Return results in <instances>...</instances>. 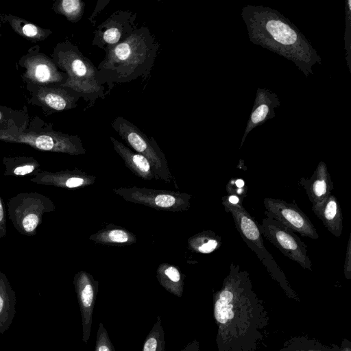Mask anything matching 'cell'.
<instances>
[{
    "mask_svg": "<svg viewBox=\"0 0 351 351\" xmlns=\"http://www.w3.org/2000/svg\"><path fill=\"white\" fill-rule=\"evenodd\" d=\"M280 106V101L276 93L266 88H257L254 106L241 138L240 148L253 129L276 116L275 110Z\"/></svg>",
    "mask_w": 351,
    "mask_h": 351,
    "instance_id": "5bb4252c",
    "label": "cell"
},
{
    "mask_svg": "<svg viewBox=\"0 0 351 351\" xmlns=\"http://www.w3.org/2000/svg\"><path fill=\"white\" fill-rule=\"evenodd\" d=\"M3 218V210L2 204H1V202L0 200V221H2Z\"/></svg>",
    "mask_w": 351,
    "mask_h": 351,
    "instance_id": "1f68e13d",
    "label": "cell"
},
{
    "mask_svg": "<svg viewBox=\"0 0 351 351\" xmlns=\"http://www.w3.org/2000/svg\"><path fill=\"white\" fill-rule=\"evenodd\" d=\"M111 126L128 145L149 160L156 180L168 183L173 180L166 157L153 137L149 138L136 125L121 116L116 117Z\"/></svg>",
    "mask_w": 351,
    "mask_h": 351,
    "instance_id": "8992f818",
    "label": "cell"
},
{
    "mask_svg": "<svg viewBox=\"0 0 351 351\" xmlns=\"http://www.w3.org/2000/svg\"><path fill=\"white\" fill-rule=\"evenodd\" d=\"M73 283L82 317V341L87 343L90 336L99 282L90 274L80 271L75 274Z\"/></svg>",
    "mask_w": 351,
    "mask_h": 351,
    "instance_id": "4fadbf2b",
    "label": "cell"
},
{
    "mask_svg": "<svg viewBox=\"0 0 351 351\" xmlns=\"http://www.w3.org/2000/svg\"><path fill=\"white\" fill-rule=\"evenodd\" d=\"M34 169V167L31 165H23L18 167L14 169V173L16 175H25L31 173Z\"/></svg>",
    "mask_w": 351,
    "mask_h": 351,
    "instance_id": "4dcf8cb0",
    "label": "cell"
},
{
    "mask_svg": "<svg viewBox=\"0 0 351 351\" xmlns=\"http://www.w3.org/2000/svg\"><path fill=\"white\" fill-rule=\"evenodd\" d=\"M346 29L344 34L346 60L349 71L351 72V0L346 2Z\"/></svg>",
    "mask_w": 351,
    "mask_h": 351,
    "instance_id": "484cf974",
    "label": "cell"
},
{
    "mask_svg": "<svg viewBox=\"0 0 351 351\" xmlns=\"http://www.w3.org/2000/svg\"><path fill=\"white\" fill-rule=\"evenodd\" d=\"M228 195L238 197L241 201L247 195V186L243 180L241 178H231L226 187Z\"/></svg>",
    "mask_w": 351,
    "mask_h": 351,
    "instance_id": "83f0119b",
    "label": "cell"
},
{
    "mask_svg": "<svg viewBox=\"0 0 351 351\" xmlns=\"http://www.w3.org/2000/svg\"><path fill=\"white\" fill-rule=\"evenodd\" d=\"M156 278L166 291L178 297L184 292V278L180 269L174 265L163 263L156 269Z\"/></svg>",
    "mask_w": 351,
    "mask_h": 351,
    "instance_id": "ffe728a7",
    "label": "cell"
},
{
    "mask_svg": "<svg viewBox=\"0 0 351 351\" xmlns=\"http://www.w3.org/2000/svg\"><path fill=\"white\" fill-rule=\"evenodd\" d=\"M312 210L330 233L337 237L341 236L343 229L342 212L335 195L330 194L321 202L313 205Z\"/></svg>",
    "mask_w": 351,
    "mask_h": 351,
    "instance_id": "2e32d148",
    "label": "cell"
},
{
    "mask_svg": "<svg viewBox=\"0 0 351 351\" xmlns=\"http://www.w3.org/2000/svg\"><path fill=\"white\" fill-rule=\"evenodd\" d=\"M94 351H115L108 332L102 323L99 324Z\"/></svg>",
    "mask_w": 351,
    "mask_h": 351,
    "instance_id": "4316f807",
    "label": "cell"
},
{
    "mask_svg": "<svg viewBox=\"0 0 351 351\" xmlns=\"http://www.w3.org/2000/svg\"><path fill=\"white\" fill-rule=\"evenodd\" d=\"M0 140L29 144L43 151H53L80 155L86 153L81 138L53 130L38 116L29 120L28 125L20 130L0 132Z\"/></svg>",
    "mask_w": 351,
    "mask_h": 351,
    "instance_id": "277c9868",
    "label": "cell"
},
{
    "mask_svg": "<svg viewBox=\"0 0 351 351\" xmlns=\"http://www.w3.org/2000/svg\"><path fill=\"white\" fill-rule=\"evenodd\" d=\"M263 204L267 217L276 219L295 233L303 237L317 239L319 234L308 217L295 204L287 203L281 199L266 197Z\"/></svg>",
    "mask_w": 351,
    "mask_h": 351,
    "instance_id": "30bf717a",
    "label": "cell"
},
{
    "mask_svg": "<svg viewBox=\"0 0 351 351\" xmlns=\"http://www.w3.org/2000/svg\"><path fill=\"white\" fill-rule=\"evenodd\" d=\"M259 229L261 234L285 256L300 264L302 268L312 271L307 246L294 232L278 221L267 217L263 219Z\"/></svg>",
    "mask_w": 351,
    "mask_h": 351,
    "instance_id": "ba28073f",
    "label": "cell"
},
{
    "mask_svg": "<svg viewBox=\"0 0 351 351\" xmlns=\"http://www.w3.org/2000/svg\"><path fill=\"white\" fill-rule=\"evenodd\" d=\"M57 67L67 75L62 86L75 93L90 106L106 95L105 86L97 77V67L86 57L79 48L69 40L56 44L50 56Z\"/></svg>",
    "mask_w": 351,
    "mask_h": 351,
    "instance_id": "3957f363",
    "label": "cell"
},
{
    "mask_svg": "<svg viewBox=\"0 0 351 351\" xmlns=\"http://www.w3.org/2000/svg\"><path fill=\"white\" fill-rule=\"evenodd\" d=\"M300 184L305 189L313 205L328 197L334 189L327 166L323 161L319 162L309 178H302Z\"/></svg>",
    "mask_w": 351,
    "mask_h": 351,
    "instance_id": "9a60e30c",
    "label": "cell"
},
{
    "mask_svg": "<svg viewBox=\"0 0 351 351\" xmlns=\"http://www.w3.org/2000/svg\"><path fill=\"white\" fill-rule=\"evenodd\" d=\"M19 64L25 69L21 78L26 84L59 86L67 79V75L57 67L53 59L40 51L38 45L31 47L20 58Z\"/></svg>",
    "mask_w": 351,
    "mask_h": 351,
    "instance_id": "9c48e42d",
    "label": "cell"
},
{
    "mask_svg": "<svg viewBox=\"0 0 351 351\" xmlns=\"http://www.w3.org/2000/svg\"><path fill=\"white\" fill-rule=\"evenodd\" d=\"M22 223L25 231L28 232H32L36 228L38 223V217L35 214H29L24 217Z\"/></svg>",
    "mask_w": 351,
    "mask_h": 351,
    "instance_id": "f1b7e54d",
    "label": "cell"
},
{
    "mask_svg": "<svg viewBox=\"0 0 351 351\" xmlns=\"http://www.w3.org/2000/svg\"><path fill=\"white\" fill-rule=\"evenodd\" d=\"M165 333L162 319L160 316H158L145 340L142 351H165Z\"/></svg>",
    "mask_w": 351,
    "mask_h": 351,
    "instance_id": "d4e9b609",
    "label": "cell"
},
{
    "mask_svg": "<svg viewBox=\"0 0 351 351\" xmlns=\"http://www.w3.org/2000/svg\"><path fill=\"white\" fill-rule=\"evenodd\" d=\"M0 20L1 23L9 24L18 35L33 43L45 40L52 34L49 29L41 27L12 14L0 13Z\"/></svg>",
    "mask_w": 351,
    "mask_h": 351,
    "instance_id": "ac0fdd59",
    "label": "cell"
},
{
    "mask_svg": "<svg viewBox=\"0 0 351 351\" xmlns=\"http://www.w3.org/2000/svg\"><path fill=\"white\" fill-rule=\"evenodd\" d=\"M159 47L147 27H137L123 41L104 50V59L97 66L98 81L111 89L114 84L146 78L152 71Z\"/></svg>",
    "mask_w": 351,
    "mask_h": 351,
    "instance_id": "7a4b0ae2",
    "label": "cell"
},
{
    "mask_svg": "<svg viewBox=\"0 0 351 351\" xmlns=\"http://www.w3.org/2000/svg\"><path fill=\"white\" fill-rule=\"evenodd\" d=\"M112 192L124 200L142 204L158 210L182 212L191 207V195L180 191L144 187H120Z\"/></svg>",
    "mask_w": 351,
    "mask_h": 351,
    "instance_id": "52a82bcc",
    "label": "cell"
},
{
    "mask_svg": "<svg viewBox=\"0 0 351 351\" xmlns=\"http://www.w3.org/2000/svg\"><path fill=\"white\" fill-rule=\"evenodd\" d=\"M29 122L27 108L14 110L0 105V132L15 131L25 128Z\"/></svg>",
    "mask_w": 351,
    "mask_h": 351,
    "instance_id": "7402d4cb",
    "label": "cell"
},
{
    "mask_svg": "<svg viewBox=\"0 0 351 351\" xmlns=\"http://www.w3.org/2000/svg\"><path fill=\"white\" fill-rule=\"evenodd\" d=\"M222 204L226 212L230 213L232 215L236 229L243 240L256 254L259 261L267 268L270 276L279 282L287 292L291 293L292 290L288 285L285 275L264 245L259 224L243 208V205L230 204L223 197Z\"/></svg>",
    "mask_w": 351,
    "mask_h": 351,
    "instance_id": "5b68a950",
    "label": "cell"
},
{
    "mask_svg": "<svg viewBox=\"0 0 351 351\" xmlns=\"http://www.w3.org/2000/svg\"><path fill=\"white\" fill-rule=\"evenodd\" d=\"M114 150L120 156L125 165L136 176L145 180L156 179L155 173L149 160L140 154L132 151L123 143L110 136Z\"/></svg>",
    "mask_w": 351,
    "mask_h": 351,
    "instance_id": "e0dca14e",
    "label": "cell"
},
{
    "mask_svg": "<svg viewBox=\"0 0 351 351\" xmlns=\"http://www.w3.org/2000/svg\"><path fill=\"white\" fill-rule=\"evenodd\" d=\"M1 21L0 20V27H1ZM0 36H1V32H0Z\"/></svg>",
    "mask_w": 351,
    "mask_h": 351,
    "instance_id": "d6a6232c",
    "label": "cell"
},
{
    "mask_svg": "<svg viewBox=\"0 0 351 351\" xmlns=\"http://www.w3.org/2000/svg\"><path fill=\"white\" fill-rule=\"evenodd\" d=\"M344 274L347 279L351 278V234L349 235L346 259L344 263Z\"/></svg>",
    "mask_w": 351,
    "mask_h": 351,
    "instance_id": "f546056e",
    "label": "cell"
},
{
    "mask_svg": "<svg viewBox=\"0 0 351 351\" xmlns=\"http://www.w3.org/2000/svg\"><path fill=\"white\" fill-rule=\"evenodd\" d=\"M241 17L250 40L293 62L307 77L322 58L311 42L287 18L263 5H245Z\"/></svg>",
    "mask_w": 351,
    "mask_h": 351,
    "instance_id": "6da1fadb",
    "label": "cell"
},
{
    "mask_svg": "<svg viewBox=\"0 0 351 351\" xmlns=\"http://www.w3.org/2000/svg\"><path fill=\"white\" fill-rule=\"evenodd\" d=\"M136 13L117 10L97 26L92 45L105 50L123 41L137 27Z\"/></svg>",
    "mask_w": 351,
    "mask_h": 351,
    "instance_id": "7c38bea8",
    "label": "cell"
},
{
    "mask_svg": "<svg viewBox=\"0 0 351 351\" xmlns=\"http://www.w3.org/2000/svg\"><path fill=\"white\" fill-rule=\"evenodd\" d=\"M84 8L85 3L82 0H56L52 4L55 13L64 16L71 23L82 19Z\"/></svg>",
    "mask_w": 351,
    "mask_h": 351,
    "instance_id": "cb8c5ba5",
    "label": "cell"
},
{
    "mask_svg": "<svg viewBox=\"0 0 351 351\" xmlns=\"http://www.w3.org/2000/svg\"><path fill=\"white\" fill-rule=\"evenodd\" d=\"M16 295L9 284L0 279V333L11 326L16 315Z\"/></svg>",
    "mask_w": 351,
    "mask_h": 351,
    "instance_id": "44dd1931",
    "label": "cell"
},
{
    "mask_svg": "<svg viewBox=\"0 0 351 351\" xmlns=\"http://www.w3.org/2000/svg\"><path fill=\"white\" fill-rule=\"evenodd\" d=\"M30 93L28 103L41 108L46 116L75 108L81 98L71 89L59 86H46L26 84Z\"/></svg>",
    "mask_w": 351,
    "mask_h": 351,
    "instance_id": "8fae6325",
    "label": "cell"
},
{
    "mask_svg": "<svg viewBox=\"0 0 351 351\" xmlns=\"http://www.w3.org/2000/svg\"><path fill=\"white\" fill-rule=\"evenodd\" d=\"M188 247L193 252L210 254L221 245V237L211 230H204L189 238Z\"/></svg>",
    "mask_w": 351,
    "mask_h": 351,
    "instance_id": "603a6c76",
    "label": "cell"
},
{
    "mask_svg": "<svg viewBox=\"0 0 351 351\" xmlns=\"http://www.w3.org/2000/svg\"><path fill=\"white\" fill-rule=\"evenodd\" d=\"M299 351H303V350H299Z\"/></svg>",
    "mask_w": 351,
    "mask_h": 351,
    "instance_id": "836d02e7",
    "label": "cell"
},
{
    "mask_svg": "<svg viewBox=\"0 0 351 351\" xmlns=\"http://www.w3.org/2000/svg\"><path fill=\"white\" fill-rule=\"evenodd\" d=\"M89 239L97 244L113 246L130 245L137 241L134 233L123 227L112 223L91 234Z\"/></svg>",
    "mask_w": 351,
    "mask_h": 351,
    "instance_id": "d6986e66",
    "label": "cell"
}]
</instances>
